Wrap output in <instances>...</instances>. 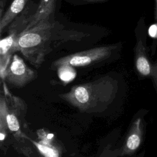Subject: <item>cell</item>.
I'll use <instances>...</instances> for the list:
<instances>
[{"instance_id": "obj_1", "label": "cell", "mask_w": 157, "mask_h": 157, "mask_svg": "<svg viewBox=\"0 0 157 157\" xmlns=\"http://www.w3.org/2000/svg\"><path fill=\"white\" fill-rule=\"evenodd\" d=\"M117 91V80L107 75L75 85L59 96L82 112L91 113L106 109L115 98Z\"/></svg>"}, {"instance_id": "obj_2", "label": "cell", "mask_w": 157, "mask_h": 157, "mask_svg": "<svg viewBox=\"0 0 157 157\" xmlns=\"http://www.w3.org/2000/svg\"><path fill=\"white\" fill-rule=\"evenodd\" d=\"M52 26L47 20L18 34L16 41L17 51L36 67L41 66L45 57L52 52V41L56 39L51 31Z\"/></svg>"}, {"instance_id": "obj_3", "label": "cell", "mask_w": 157, "mask_h": 157, "mask_svg": "<svg viewBox=\"0 0 157 157\" xmlns=\"http://www.w3.org/2000/svg\"><path fill=\"white\" fill-rule=\"evenodd\" d=\"M26 112L25 102L21 98L12 95L4 83L0 96V121L6 124L9 131L17 140L25 136L21 131V124Z\"/></svg>"}, {"instance_id": "obj_4", "label": "cell", "mask_w": 157, "mask_h": 157, "mask_svg": "<svg viewBox=\"0 0 157 157\" xmlns=\"http://www.w3.org/2000/svg\"><path fill=\"white\" fill-rule=\"evenodd\" d=\"M117 45H110L75 53L58 58L52 63L51 69L55 70L58 66L64 64H69L74 67H83L93 65L110 58L113 52L117 50Z\"/></svg>"}, {"instance_id": "obj_5", "label": "cell", "mask_w": 157, "mask_h": 157, "mask_svg": "<svg viewBox=\"0 0 157 157\" xmlns=\"http://www.w3.org/2000/svg\"><path fill=\"white\" fill-rule=\"evenodd\" d=\"M36 77L37 72L29 67L18 55L13 54L2 80L14 87L21 88L35 80Z\"/></svg>"}, {"instance_id": "obj_6", "label": "cell", "mask_w": 157, "mask_h": 157, "mask_svg": "<svg viewBox=\"0 0 157 157\" xmlns=\"http://www.w3.org/2000/svg\"><path fill=\"white\" fill-rule=\"evenodd\" d=\"M141 37L137 39L134 47V64L137 73L143 78L151 79L157 91V62L148 55L146 45Z\"/></svg>"}, {"instance_id": "obj_7", "label": "cell", "mask_w": 157, "mask_h": 157, "mask_svg": "<svg viewBox=\"0 0 157 157\" xmlns=\"http://www.w3.org/2000/svg\"><path fill=\"white\" fill-rule=\"evenodd\" d=\"M145 134V123L143 117L134 120L127 133L122 147L121 156H131L140 147Z\"/></svg>"}, {"instance_id": "obj_8", "label": "cell", "mask_w": 157, "mask_h": 157, "mask_svg": "<svg viewBox=\"0 0 157 157\" xmlns=\"http://www.w3.org/2000/svg\"><path fill=\"white\" fill-rule=\"evenodd\" d=\"M18 34L15 31H10L9 35L2 39L0 42V75L1 79L4 77L13 54L17 52L16 41Z\"/></svg>"}, {"instance_id": "obj_9", "label": "cell", "mask_w": 157, "mask_h": 157, "mask_svg": "<svg viewBox=\"0 0 157 157\" xmlns=\"http://www.w3.org/2000/svg\"><path fill=\"white\" fill-rule=\"evenodd\" d=\"M55 4L56 0H40L36 13L31 18L29 22L23 31L33 28L40 21L47 20L49 15L54 10Z\"/></svg>"}, {"instance_id": "obj_10", "label": "cell", "mask_w": 157, "mask_h": 157, "mask_svg": "<svg viewBox=\"0 0 157 157\" xmlns=\"http://www.w3.org/2000/svg\"><path fill=\"white\" fill-rule=\"evenodd\" d=\"M28 0H13L8 10L1 17L0 32L2 33L5 27L11 22L15 17L23 10Z\"/></svg>"}, {"instance_id": "obj_11", "label": "cell", "mask_w": 157, "mask_h": 157, "mask_svg": "<svg viewBox=\"0 0 157 157\" xmlns=\"http://www.w3.org/2000/svg\"><path fill=\"white\" fill-rule=\"evenodd\" d=\"M33 144L36 147L39 153L46 157H58L61 155L59 148L53 144V142H48L40 140L39 142L31 140Z\"/></svg>"}, {"instance_id": "obj_12", "label": "cell", "mask_w": 157, "mask_h": 157, "mask_svg": "<svg viewBox=\"0 0 157 157\" xmlns=\"http://www.w3.org/2000/svg\"><path fill=\"white\" fill-rule=\"evenodd\" d=\"M59 78L64 83H68L72 82L76 77L77 72L74 66L64 64L58 66L56 69Z\"/></svg>"}, {"instance_id": "obj_13", "label": "cell", "mask_w": 157, "mask_h": 157, "mask_svg": "<svg viewBox=\"0 0 157 157\" xmlns=\"http://www.w3.org/2000/svg\"><path fill=\"white\" fill-rule=\"evenodd\" d=\"M148 34L153 39H157V23L151 25L148 29Z\"/></svg>"}, {"instance_id": "obj_14", "label": "cell", "mask_w": 157, "mask_h": 157, "mask_svg": "<svg viewBox=\"0 0 157 157\" xmlns=\"http://www.w3.org/2000/svg\"><path fill=\"white\" fill-rule=\"evenodd\" d=\"M155 6H154V19L155 22L157 23V0H154Z\"/></svg>"}, {"instance_id": "obj_15", "label": "cell", "mask_w": 157, "mask_h": 157, "mask_svg": "<svg viewBox=\"0 0 157 157\" xmlns=\"http://www.w3.org/2000/svg\"><path fill=\"white\" fill-rule=\"evenodd\" d=\"M79 2H102L106 0H74Z\"/></svg>"}]
</instances>
